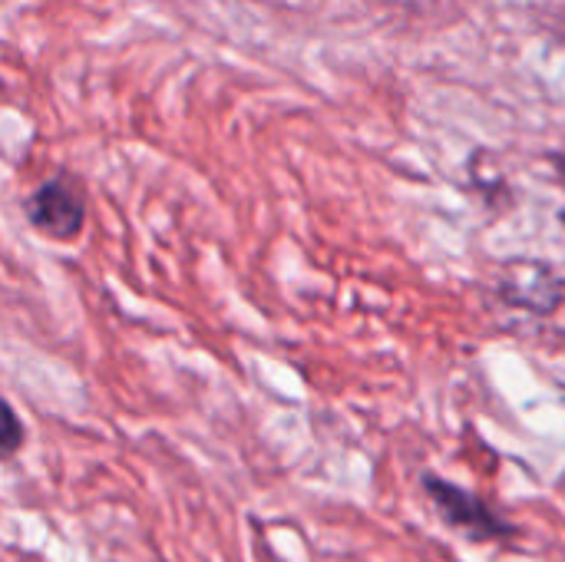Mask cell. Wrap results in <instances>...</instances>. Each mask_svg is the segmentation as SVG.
<instances>
[{"label":"cell","instance_id":"1","mask_svg":"<svg viewBox=\"0 0 565 562\" xmlns=\"http://www.w3.org/2000/svg\"><path fill=\"white\" fill-rule=\"evenodd\" d=\"M26 219L36 232H43L53 242H76L83 235L86 222V202L73 179H50L43 182L26 202Z\"/></svg>","mask_w":565,"mask_h":562},{"label":"cell","instance_id":"2","mask_svg":"<svg viewBox=\"0 0 565 562\" xmlns=\"http://www.w3.org/2000/svg\"><path fill=\"white\" fill-rule=\"evenodd\" d=\"M424 490L434 500V507L440 510V517L457 527L460 533H467L470 540H503L510 537V523L500 520L480 497H473L470 490L444 480V477H424Z\"/></svg>","mask_w":565,"mask_h":562},{"label":"cell","instance_id":"3","mask_svg":"<svg viewBox=\"0 0 565 562\" xmlns=\"http://www.w3.org/2000/svg\"><path fill=\"white\" fill-rule=\"evenodd\" d=\"M23 447V424L13 407L0 397V454H17Z\"/></svg>","mask_w":565,"mask_h":562},{"label":"cell","instance_id":"4","mask_svg":"<svg viewBox=\"0 0 565 562\" xmlns=\"http://www.w3.org/2000/svg\"><path fill=\"white\" fill-rule=\"evenodd\" d=\"M556 172H559V179H563V185H565V156L563 159H556Z\"/></svg>","mask_w":565,"mask_h":562}]
</instances>
